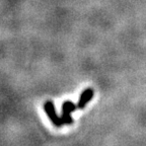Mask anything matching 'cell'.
Instances as JSON below:
<instances>
[{
    "label": "cell",
    "mask_w": 146,
    "mask_h": 146,
    "mask_svg": "<svg viewBox=\"0 0 146 146\" xmlns=\"http://www.w3.org/2000/svg\"><path fill=\"white\" fill-rule=\"evenodd\" d=\"M44 110H45L47 116H48L49 119L51 120V122L53 123V125L58 128L62 127V126L64 125L61 117L58 116L57 113H56V110H55V106L53 102H51V100L46 102L45 105H44Z\"/></svg>",
    "instance_id": "1"
},
{
    "label": "cell",
    "mask_w": 146,
    "mask_h": 146,
    "mask_svg": "<svg viewBox=\"0 0 146 146\" xmlns=\"http://www.w3.org/2000/svg\"><path fill=\"white\" fill-rule=\"evenodd\" d=\"M94 96V88H91V87H87L85 88L84 90L82 91L81 94L79 96V100H78V103H77V109L79 110H83L85 107H86L87 104L92 100Z\"/></svg>",
    "instance_id": "2"
},
{
    "label": "cell",
    "mask_w": 146,
    "mask_h": 146,
    "mask_svg": "<svg viewBox=\"0 0 146 146\" xmlns=\"http://www.w3.org/2000/svg\"><path fill=\"white\" fill-rule=\"evenodd\" d=\"M61 114H62L61 115V119H62V121H63V123L65 124V125H72L73 122H74V120H73V118L71 117V112H70V111L62 108V113H61Z\"/></svg>",
    "instance_id": "3"
}]
</instances>
